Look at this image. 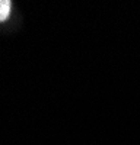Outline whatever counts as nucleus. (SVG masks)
Returning a JSON list of instances; mask_svg holds the SVG:
<instances>
[{
  "instance_id": "obj_1",
  "label": "nucleus",
  "mask_w": 140,
  "mask_h": 145,
  "mask_svg": "<svg viewBox=\"0 0 140 145\" xmlns=\"http://www.w3.org/2000/svg\"><path fill=\"white\" fill-rule=\"evenodd\" d=\"M10 13V2L9 0H0V22L9 18Z\"/></svg>"
}]
</instances>
